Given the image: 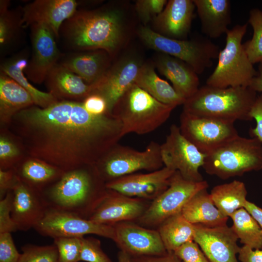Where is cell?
Returning <instances> with one entry per match:
<instances>
[{"mask_svg":"<svg viewBox=\"0 0 262 262\" xmlns=\"http://www.w3.org/2000/svg\"><path fill=\"white\" fill-rule=\"evenodd\" d=\"M21 150L9 138L4 135L0 137V169L13 168L22 160Z\"/></svg>","mask_w":262,"mask_h":262,"instance_id":"cell-39","label":"cell"},{"mask_svg":"<svg viewBox=\"0 0 262 262\" xmlns=\"http://www.w3.org/2000/svg\"><path fill=\"white\" fill-rule=\"evenodd\" d=\"M78 6L79 2L75 0H36L23 7L22 23L25 29L34 24L45 25L57 39L62 24Z\"/></svg>","mask_w":262,"mask_h":262,"instance_id":"cell-20","label":"cell"},{"mask_svg":"<svg viewBox=\"0 0 262 262\" xmlns=\"http://www.w3.org/2000/svg\"><path fill=\"white\" fill-rule=\"evenodd\" d=\"M174 108L134 83L116 101L112 114L121 123L122 137L130 133L143 135L155 131L166 121Z\"/></svg>","mask_w":262,"mask_h":262,"instance_id":"cell-5","label":"cell"},{"mask_svg":"<svg viewBox=\"0 0 262 262\" xmlns=\"http://www.w3.org/2000/svg\"><path fill=\"white\" fill-rule=\"evenodd\" d=\"M80 261L86 262H112L104 252L100 241L93 237L82 238Z\"/></svg>","mask_w":262,"mask_h":262,"instance_id":"cell-40","label":"cell"},{"mask_svg":"<svg viewBox=\"0 0 262 262\" xmlns=\"http://www.w3.org/2000/svg\"><path fill=\"white\" fill-rule=\"evenodd\" d=\"M11 191V216L18 230L33 228L47 210L40 193L19 180Z\"/></svg>","mask_w":262,"mask_h":262,"instance_id":"cell-22","label":"cell"},{"mask_svg":"<svg viewBox=\"0 0 262 262\" xmlns=\"http://www.w3.org/2000/svg\"><path fill=\"white\" fill-rule=\"evenodd\" d=\"M82 238H54V245L58 252V262H78L82 246Z\"/></svg>","mask_w":262,"mask_h":262,"instance_id":"cell-38","label":"cell"},{"mask_svg":"<svg viewBox=\"0 0 262 262\" xmlns=\"http://www.w3.org/2000/svg\"><path fill=\"white\" fill-rule=\"evenodd\" d=\"M144 63L136 56H125L112 64L105 75L91 84V94H98L106 100L109 114L120 97L135 83Z\"/></svg>","mask_w":262,"mask_h":262,"instance_id":"cell-15","label":"cell"},{"mask_svg":"<svg viewBox=\"0 0 262 262\" xmlns=\"http://www.w3.org/2000/svg\"><path fill=\"white\" fill-rule=\"evenodd\" d=\"M113 225L114 242L121 251L131 257L161 256L167 252L157 229L144 227L134 221Z\"/></svg>","mask_w":262,"mask_h":262,"instance_id":"cell-16","label":"cell"},{"mask_svg":"<svg viewBox=\"0 0 262 262\" xmlns=\"http://www.w3.org/2000/svg\"><path fill=\"white\" fill-rule=\"evenodd\" d=\"M200 21L202 32L216 39L229 30L231 23V3L229 0H193Z\"/></svg>","mask_w":262,"mask_h":262,"instance_id":"cell-26","label":"cell"},{"mask_svg":"<svg viewBox=\"0 0 262 262\" xmlns=\"http://www.w3.org/2000/svg\"><path fill=\"white\" fill-rule=\"evenodd\" d=\"M166 0H138L135 2V11L144 26L154 19L164 10Z\"/></svg>","mask_w":262,"mask_h":262,"instance_id":"cell-41","label":"cell"},{"mask_svg":"<svg viewBox=\"0 0 262 262\" xmlns=\"http://www.w3.org/2000/svg\"><path fill=\"white\" fill-rule=\"evenodd\" d=\"M34 105L31 95L13 79L0 72V119L8 125L18 112Z\"/></svg>","mask_w":262,"mask_h":262,"instance_id":"cell-30","label":"cell"},{"mask_svg":"<svg viewBox=\"0 0 262 262\" xmlns=\"http://www.w3.org/2000/svg\"><path fill=\"white\" fill-rule=\"evenodd\" d=\"M167 252H174L185 243L194 241V226L181 213L164 220L157 228Z\"/></svg>","mask_w":262,"mask_h":262,"instance_id":"cell-34","label":"cell"},{"mask_svg":"<svg viewBox=\"0 0 262 262\" xmlns=\"http://www.w3.org/2000/svg\"><path fill=\"white\" fill-rule=\"evenodd\" d=\"M18 180L13 168L0 169V199L3 198L12 190Z\"/></svg>","mask_w":262,"mask_h":262,"instance_id":"cell-46","label":"cell"},{"mask_svg":"<svg viewBox=\"0 0 262 262\" xmlns=\"http://www.w3.org/2000/svg\"><path fill=\"white\" fill-rule=\"evenodd\" d=\"M12 194L0 200V233L15 232L18 229L11 216Z\"/></svg>","mask_w":262,"mask_h":262,"instance_id":"cell-43","label":"cell"},{"mask_svg":"<svg viewBox=\"0 0 262 262\" xmlns=\"http://www.w3.org/2000/svg\"><path fill=\"white\" fill-rule=\"evenodd\" d=\"M210 194L216 207L228 217L244 208L247 200V192L245 184L237 180L216 185Z\"/></svg>","mask_w":262,"mask_h":262,"instance_id":"cell-33","label":"cell"},{"mask_svg":"<svg viewBox=\"0 0 262 262\" xmlns=\"http://www.w3.org/2000/svg\"><path fill=\"white\" fill-rule=\"evenodd\" d=\"M33 229L40 235L53 239L81 238L95 234L115 240L114 225L97 223L71 213L49 209Z\"/></svg>","mask_w":262,"mask_h":262,"instance_id":"cell-12","label":"cell"},{"mask_svg":"<svg viewBox=\"0 0 262 262\" xmlns=\"http://www.w3.org/2000/svg\"><path fill=\"white\" fill-rule=\"evenodd\" d=\"M128 14L124 6L111 3L95 9H78L62 24L59 37L75 51L102 49L114 59L131 36Z\"/></svg>","mask_w":262,"mask_h":262,"instance_id":"cell-2","label":"cell"},{"mask_svg":"<svg viewBox=\"0 0 262 262\" xmlns=\"http://www.w3.org/2000/svg\"><path fill=\"white\" fill-rule=\"evenodd\" d=\"M137 33L147 47L183 61L198 75L212 66L213 60L218 58L220 51L217 45L201 37L190 40L172 39L144 25L137 30Z\"/></svg>","mask_w":262,"mask_h":262,"instance_id":"cell-8","label":"cell"},{"mask_svg":"<svg viewBox=\"0 0 262 262\" xmlns=\"http://www.w3.org/2000/svg\"><path fill=\"white\" fill-rule=\"evenodd\" d=\"M176 171L165 166L145 174H132L106 183L110 189L126 196L153 200L169 186Z\"/></svg>","mask_w":262,"mask_h":262,"instance_id":"cell-18","label":"cell"},{"mask_svg":"<svg viewBox=\"0 0 262 262\" xmlns=\"http://www.w3.org/2000/svg\"><path fill=\"white\" fill-rule=\"evenodd\" d=\"M134 83L159 101L175 108L183 105L186 100L167 82L158 76L154 64L144 63Z\"/></svg>","mask_w":262,"mask_h":262,"instance_id":"cell-32","label":"cell"},{"mask_svg":"<svg viewBox=\"0 0 262 262\" xmlns=\"http://www.w3.org/2000/svg\"><path fill=\"white\" fill-rule=\"evenodd\" d=\"M195 241L209 262H238L236 255L240 247L231 227L227 225L209 227L194 224Z\"/></svg>","mask_w":262,"mask_h":262,"instance_id":"cell-17","label":"cell"},{"mask_svg":"<svg viewBox=\"0 0 262 262\" xmlns=\"http://www.w3.org/2000/svg\"><path fill=\"white\" fill-rule=\"evenodd\" d=\"M117 262H132V258L125 252L120 250L118 253Z\"/></svg>","mask_w":262,"mask_h":262,"instance_id":"cell-51","label":"cell"},{"mask_svg":"<svg viewBox=\"0 0 262 262\" xmlns=\"http://www.w3.org/2000/svg\"><path fill=\"white\" fill-rule=\"evenodd\" d=\"M85 109L90 113L96 115L110 114L105 99L101 96L93 94L86 97L82 101Z\"/></svg>","mask_w":262,"mask_h":262,"instance_id":"cell-45","label":"cell"},{"mask_svg":"<svg viewBox=\"0 0 262 262\" xmlns=\"http://www.w3.org/2000/svg\"><path fill=\"white\" fill-rule=\"evenodd\" d=\"M159 73L172 83L176 92L186 100L199 89L198 74L189 64L176 57L159 53L154 63Z\"/></svg>","mask_w":262,"mask_h":262,"instance_id":"cell-24","label":"cell"},{"mask_svg":"<svg viewBox=\"0 0 262 262\" xmlns=\"http://www.w3.org/2000/svg\"><path fill=\"white\" fill-rule=\"evenodd\" d=\"M248 87L256 92L262 93V62L260 63L257 75L252 80Z\"/></svg>","mask_w":262,"mask_h":262,"instance_id":"cell-50","label":"cell"},{"mask_svg":"<svg viewBox=\"0 0 262 262\" xmlns=\"http://www.w3.org/2000/svg\"><path fill=\"white\" fill-rule=\"evenodd\" d=\"M238 260L241 262H262V249H253L243 246L238 253Z\"/></svg>","mask_w":262,"mask_h":262,"instance_id":"cell-47","label":"cell"},{"mask_svg":"<svg viewBox=\"0 0 262 262\" xmlns=\"http://www.w3.org/2000/svg\"><path fill=\"white\" fill-rule=\"evenodd\" d=\"M160 147L164 166L178 171L187 180H203L199 169L204 164L206 154L182 135L180 127L175 124L171 126L169 132Z\"/></svg>","mask_w":262,"mask_h":262,"instance_id":"cell-11","label":"cell"},{"mask_svg":"<svg viewBox=\"0 0 262 262\" xmlns=\"http://www.w3.org/2000/svg\"><path fill=\"white\" fill-rule=\"evenodd\" d=\"M107 191L95 165L65 172L41 191L47 209L89 219Z\"/></svg>","mask_w":262,"mask_h":262,"instance_id":"cell-3","label":"cell"},{"mask_svg":"<svg viewBox=\"0 0 262 262\" xmlns=\"http://www.w3.org/2000/svg\"><path fill=\"white\" fill-rule=\"evenodd\" d=\"M58 63L81 77L88 84L99 80L112 64L113 59L106 51H76L61 56Z\"/></svg>","mask_w":262,"mask_h":262,"instance_id":"cell-23","label":"cell"},{"mask_svg":"<svg viewBox=\"0 0 262 262\" xmlns=\"http://www.w3.org/2000/svg\"><path fill=\"white\" fill-rule=\"evenodd\" d=\"M206 180L193 181L184 179L176 171L170 178L168 187L151 201L137 223L146 228L154 229L168 218L179 213L197 192L208 188Z\"/></svg>","mask_w":262,"mask_h":262,"instance_id":"cell-10","label":"cell"},{"mask_svg":"<svg viewBox=\"0 0 262 262\" xmlns=\"http://www.w3.org/2000/svg\"><path fill=\"white\" fill-rule=\"evenodd\" d=\"M20 254L11 233H0V262H17Z\"/></svg>","mask_w":262,"mask_h":262,"instance_id":"cell-44","label":"cell"},{"mask_svg":"<svg viewBox=\"0 0 262 262\" xmlns=\"http://www.w3.org/2000/svg\"><path fill=\"white\" fill-rule=\"evenodd\" d=\"M132 262H183L174 252H167L161 256L131 257Z\"/></svg>","mask_w":262,"mask_h":262,"instance_id":"cell-48","label":"cell"},{"mask_svg":"<svg viewBox=\"0 0 262 262\" xmlns=\"http://www.w3.org/2000/svg\"><path fill=\"white\" fill-rule=\"evenodd\" d=\"M247 27V23L237 24L227 31L225 46L219 51L217 64L206 85L219 88L249 86L257 71L242 43Z\"/></svg>","mask_w":262,"mask_h":262,"instance_id":"cell-7","label":"cell"},{"mask_svg":"<svg viewBox=\"0 0 262 262\" xmlns=\"http://www.w3.org/2000/svg\"><path fill=\"white\" fill-rule=\"evenodd\" d=\"M29 27L32 48L24 72L30 81L40 84L45 81L48 73L59 62L63 54L50 28L42 24H34Z\"/></svg>","mask_w":262,"mask_h":262,"instance_id":"cell-14","label":"cell"},{"mask_svg":"<svg viewBox=\"0 0 262 262\" xmlns=\"http://www.w3.org/2000/svg\"><path fill=\"white\" fill-rule=\"evenodd\" d=\"M179 127L182 135L206 154L239 135L234 122L183 111Z\"/></svg>","mask_w":262,"mask_h":262,"instance_id":"cell-13","label":"cell"},{"mask_svg":"<svg viewBox=\"0 0 262 262\" xmlns=\"http://www.w3.org/2000/svg\"><path fill=\"white\" fill-rule=\"evenodd\" d=\"M207 189L199 191L191 198L183 208L182 215L192 224L209 227L227 225L229 217L216 207Z\"/></svg>","mask_w":262,"mask_h":262,"instance_id":"cell-29","label":"cell"},{"mask_svg":"<svg viewBox=\"0 0 262 262\" xmlns=\"http://www.w3.org/2000/svg\"><path fill=\"white\" fill-rule=\"evenodd\" d=\"M174 253L183 262H209L199 246L194 241L183 244Z\"/></svg>","mask_w":262,"mask_h":262,"instance_id":"cell-42","label":"cell"},{"mask_svg":"<svg viewBox=\"0 0 262 262\" xmlns=\"http://www.w3.org/2000/svg\"><path fill=\"white\" fill-rule=\"evenodd\" d=\"M196 9L193 0H169L152 20L154 31L168 38L186 40Z\"/></svg>","mask_w":262,"mask_h":262,"instance_id":"cell-21","label":"cell"},{"mask_svg":"<svg viewBox=\"0 0 262 262\" xmlns=\"http://www.w3.org/2000/svg\"><path fill=\"white\" fill-rule=\"evenodd\" d=\"M17 262H58V252L53 245L38 246L26 245Z\"/></svg>","mask_w":262,"mask_h":262,"instance_id":"cell-37","label":"cell"},{"mask_svg":"<svg viewBox=\"0 0 262 262\" xmlns=\"http://www.w3.org/2000/svg\"><path fill=\"white\" fill-rule=\"evenodd\" d=\"M14 168L19 180L40 193L55 182L65 172L37 159L29 157Z\"/></svg>","mask_w":262,"mask_h":262,"instance_id":"cell-31","label":"cell"},{"mask_svg":"<svg viewBox=\"0 0 262 262\" xmlns=\"http://www.w3.org/2000/svg\"><path fill=\"white\" fill-rule=\"evenodd\" d=\"M161 145L151 141L143 151L118 143L95 164L105 183L142 170L150 172L163 167Z\"/></svg>","mask_w":262,"mask_h":262,"instance_id":"cell-9","label":"cell"},{"mask_svg":"<svg viewBox=\"0 0 262 262\" xmlns=\"http://www.w3.org/2000/svg\"><path fill=\"white\" fill-rule=\"evenodd\" d=\"M44 82L49 92L59 101L82 102L92 92L91 85L59 63L49 71Z\"/></svg>","mask_w":262,"mask_h":262,"instance_id":"cell-25","label":"cell"},{"mask_svg":"<svg viewBox=\"0 0 262 262\" xmlns=\"http://www.w3.org/2000/svg\"><path fill=\"white\" fill-rule=\"evenodd\" d=\"M29 157L64 172L95 165L122 138L112 114L94 115L82 102L59 100L15 115L7 125Z\"/></svg>","mask_w":262,"mask_h":262,"instance_id":"cell-1","label":"cell"},{"mask_svg":"<svg viewBox=\"0 0 262 262\" xmlns=\"http://www.w3.org/2000/svg\"><path fill=\"white\" fill-rule=\"evenodd\" d=\"M31 51L28 48L14 53L2 60L0 72L6 74L24 88L32 96L35 105L45 108L59 101L49 92L41 91L30 83L25 74Z\"/></svg>","mask_w":262,"mask_h":262,"instance_id":"cell-27","label":"cell"},{"mask_svg":"<svg viewBox=\"0 0 262 262\" xmlns=\"http://www.w3.org/2000/svg\"><path fill=\"white\" fill-rule=\"evenodd\" d=\"M208 174L223 180L262 169V143L238 136L206 154L202 166Z\"/></svg>","mask_w":262,"mask_h":262,"instance_id":"cell-6","label":"cell"},{"mask_svg":"<svg viewBox=\"0 0 262 262\" xmlns=\"http://www.w3.org/2000/svg\"><path fill=\"white\" fill-rule=\"evenodd\" d=\"M248 23L253 30L251 39L243 44L250 62L253 64L262 62V11L252 9L249 14Z\"/></svg>","mask_w":262,"mask_h":262,"instance_id":"cell-36","label":"cell"},{"mask_svg":"<svg viewBox=\"0 0 262 262\" xmlns=\"http://www.w3.org/2000/svg\"><path fill=\"white\" fill-rule=\"evenodd\" d=\"M230 217L233 222L231 228L242 244L253 249H262V229L244 208L235 211Z\"/></svg>","mask_w":262,"mask_h":262,"instance_id":"cell-35","label":"cell"},{"mask_svg":"<svg viewBox=\"0 0 262 262\" xmlns=\"http://www.w3.org/2000/svg\"><path fill=\"white\" fill-rule=\"evenodd\" d=\"M10 1H0V56L11 54L24 41V29L22 20L23 7L9 8Z\"/></svg>","mask_w":262,"mask_h":262,"instance_id":"cell-28","label":"cell"},{"mask_svg":"<svg viewBox=\"0 0 262 262\" xmlns=\"http://www.w3.org/2000/svg\"><path fill=\"white\" fill-rule=\"evenodd\" d=\"M258 95L249 87L219 88L207 85L183 104V112L192 115L234 122L252 120L250 112Z\"/></svg>","mask_w":262,"mask_h":262,"instance_id":"cell-4","label":"cell"},{"mask_svg":"<svg viewBox=\"0 0 262 262\" xmlns=\"http://www.w3.org/2000/svg\"><path fill=\"white\" fill-rule=\"evenodd\" d=\"M244 208L256 220L262 229V209L247 200L246 201Z\"/></svg>","mask_w":262,"mask_h":262,"instance_id":"cell-49","label":"cell"},{"mask_svg":"<svg viewBox=\"0 0 262 262\" xmlns=\"http://www.w3.org/2000/svg\"><path fill=\"white\" fill-rule=\"evenodd\" d=\"M150 202L107 189L104 197L89 219L97 223L111 225L121 222L137 221Z\"/></svg>","mask_w":262,"mask_h":262,"instance_id":"cell-19","label":"cell"}]
</instances>
